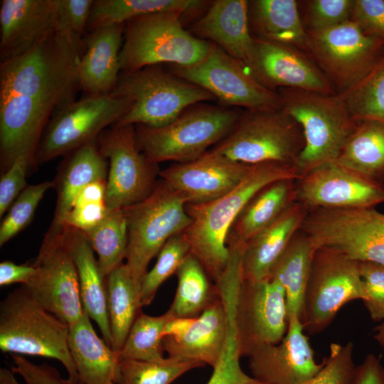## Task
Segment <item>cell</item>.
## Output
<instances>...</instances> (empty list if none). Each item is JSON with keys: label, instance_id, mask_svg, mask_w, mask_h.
Instances as JSON below:
<instances>
[{"label": "cell", "instance_id": "7402d4cb", "mask_svg": "<svg viewBox=\"0 0 384 384\" xmlns=\"http://www.w3.org/2000/svg\"><path fill=\"white\" fill-rule=\"evenodd\" d=\"M57 0H3L0 7V60L32 48L56 31Z\"/></svg>", "mask_w": 384, "mask_h": 384}, {"label": "cell", "instance_id": "2e32d148", "mask_svg": "<svg viewBox=\"0 0 384 384\" xmlns=\"http://www.w3.org/2000/svg\"><path fill=\"white\" fill-rule=\"evenodd\" d=\"M171 72L227 105L242 107L247 111L282 108L278 92L260 83L241 63L215 44L200 63L189 66L173 65Z\"/></svg>", "mask_w": 384, "mask_h": 384}, {"label": "cell", "instance_id": "681fc988", "mask_svg": "<svg viewBox=\"0 0 384 384\" xmlns=\"http://www.w3.org/2000/svg\"><path fill=\"white\" fill-rule=\"evenodd\" d=\"M33 164V156L24 152L18 155L0 179V216L6 213L26 186L28 167Z\"/></svg>", "mask_w": 384, "mask_h": 384}, {"label": "cell", "instance_id": "bcb514c9", "mask_svg": "<svg viewBox=\"0 0 384 384\" xmlns=\"http://www.w3.org/2000/svg\"><path fill=\"white\" fill-rule=\"evenodd\" d=\"M240 357L235 333L230 329L223 353L206 384H263L242 370Z\"/></svg>", "mask_w": 384, "mask_h": 384}, {"label": "cell", "instance_id": "ffe728a7", "mask_svg": "<svg viewBox=\"0 0 384 384\" xmlns=\"http://www.w3.org/2000/svg\"><path fill=\"white\" fill-rule=\"evenodd\" d=\"M300 318H288L280 342L262 346L248 356L251 375L263 384H305L324 366L318 363Z\"/></svg>", "mask_w": 384, "mask_h": 384}, {"label": "cell", "instance_id": "7bdbcfd3", "mask_svg": "<svg viewBox=\"0 0 384 384\" xmlns=\"http://www.w3.org/2000/svg\"><path fill=\"white\" fill-rule=\"evenodd\" d=\"M106 181L86 186L77 196L64 225L87 231L97 225L107 213Z\"/></svg>", "mask_w": 384, "mask_h": 384}, {"label": "cell", "instance_id": "74e56055", "mask_svg": "<svg viewBox=\"0 0 384 384\" xmlns=\"http://www.w3.org/2000/svg\"><path fill=\"white\" fill-rule=\"evenodd\" d=\"M337 95L354 120L384 122V50L360 81Z\"/></svg>", "mask_w": 384, "mask_h": 384}, {"label": "cell", "instance_id": "7dc6e473", "mask_svg": "<svg viewBox=\"0 0 384 384\" xmlns=\"http://www.w3.org/2000/svg\"><path fill=\"white\" fill-rule=\"evenodd\" d=\"M93 0H57L56 31L82 41L87 28Z\"/></svg>", "mask_w": 384, "mask_h": 384}, {"label": "cell", "instance_id": "ab89813d", "mask_svg": "<svg viewBox=\"0 0 384 384\" xmlns=\"http://www.w3.org/2000/svg\"><path fill=\"white\" fill-rule=\"evenodd\" d=\"M117 384H171L184 373L204 366L169 357L154 361L119 358Z\"/></svg>", "mask_w": 384, "mask_h": 384}, {"label": "cell", "instance_id": "f546056e", "mask_svg": "<svg viewBox=\"0 0 384 384\" xmlns=\"http://www.w3.org/2000/svg\"><path fill=\"white\" fill-rule=\"evenodd\" d=\"M296 181H277L260 190L239 214L229 235L246 243L274 223L296 202Z\"/></svg>", "mask_w": 384, "mask_h": 384}, {"label": "cell", "instance_id": "9a60e30c", "mask_svg": "<svg viewBox=\"0 0 384 384\" xmlns=\"http://www.w3.org/2000/svg\"><path fill=\"white\" fill-rule=\"evenodd\" d=\"M98 149L109 161L106 181L107 210L136 204L154 189L157 164L139 150L134 125H113L97 138Z\"/></svg>", "mask_w": 384, "mask_h": 384}, {"label": "cell", "instance_id": "db71d44e", "mask_svg": "<svg viewBox=\"0 0 384 384\" xmlns=\"http://www.w3.org/2000/svg\"><path fill=\"white\" fill-rule=\"evenodd\" d=\"M11 368H1L0 369V384H21Z\"/></svg>", "mask_w": 384, "mask_h": 384}, {"label": "cell", "instance_id": "f1b7e54d", "mask_svg": "<svg viewBox=\"0 0 384 384\" xmlns=\"http://www.w3.org/2000/svg\"><path fill=\"white\" fill-rule=\"evenodd\" d=\"M64 161L56 180L57 204L52 224L63 225L73 205L82 189L99 180H107V159L96 142L84 145L70 154Z\"/></svg>", "mask_w": 384, "mask_h": 384}, {"label": "cell", "instance_id": "e0dca14e", "mask_svg": "<svg viewBox=\"0 0 384 384\" xmlns=\"http://www.w3.org/2000/svg\"><path fill=\"white\" fill-rule=\"evenodd\" d=\"M234 324L239 351L249 356L257 348L281 341L288 328L285 292L274 279L242 280L239 287Z\"/></svg>", "mask_w": 384, "mask_h": 384}, {"label": "cell", "instance_id": "b9f144b4", "mask_svg": "<svg viewBox=\"0 0 384 384\" xmlns=\"http://www.w3.org/2000/svg\"><path fill=\"white\" fill-rule=\"evenodd\" d=\"M54 186L51 181L27 186L13 202L0 226V246L16 236L31 221L46 192Z\"/></svg>", "mask_w": 384, "mask_h": 384}, {"label": "cell", "instance_id": "836d02e7", "mask_svg": "<svg viewBox=\"0 0 384 384\" xmlns=\"http://www.w3.org/2000/svg\"><path fill=\"white\" fill-rule=\"evenodd\" d=\"M107 312L111 332V348L122 349L129 330L142 308L139 283L132 277L124 263L106 277Z\"/></svg>", "mask_w": 384, "mask_h": 384}, {"label": "cell", "instance_id": "d6986e66", "mask_svg": "<svg viewBox=\"0 0 384 384\" xmlns=\"http://www.w3.org/2000/svg\"><path fill=\"white\" fill-rule=\"evenodd\" d=\"M244 66L260 83L274 91L279 87L336 94L321 68L299 49L289 45L254 38Z\"/></svg>", "mask_w": 384, "mask_h": 384}, {"label": "cell", "instance_id": "6da1fadb", "mask_svg": "<svg viewBox=\"0 0 384 384\" xmlns=\"http://www.w3.org/2000/svg\"><path fill=\"white\" fill-rule=\"evenodd\" d=\"M84 41L54 31L26 52L0 63L1 162L33 156L54 113L75 100Z\"/></svg>", "mask_w": 384, "mask_h": 384}, {"label": "cell", "instance_id": "4dcf8cb0", "mask_svg": "<svg viewBox=\"0 0 384 384\" xmlns=\"http://www.w3.org/2000/svg\"><path fill=\"white\" fill-rule=\"evenodd\" d=\"M253 27L260 38L308 50V33L294 0H256L251 1Z\"/></svg>", "mask_w": 384, "mask_h": 384}, {"label": "cell", "instance_id": "603a6c76", "mask_svg": "<svg viewBox=\"0 0 384 384\" xmlns=\"http://www.w3.org/2000/svg\"><path fill=\"white\" fill-rule=\"evenodd\" d=\"M228 333V310L219 294L199 316L191 318L182 332L164 337L163 346L169 358L197 361L213 368L223 353Z\"/></svg>", "mask_w": 384, "mask_h": 384}, {"label": "cell", "instance_id": "60d3db41", "mask_svg": "<svg viewBox=\"0 0 384 384\" xmlns=\"http://www.w3.org/2000/svg\"><path fill=\"white\" fill-rule=\"evenodd\" d=\"M190 253V246L183 233L171 237L158 253L156 261L150 271L139 282L142 306L149 305L161 285L174 274Z\"/></svg>", "mask_w": 384, "mask_h": 384}, {"label": "cell", "instance_id": "277c9868", "mask_svg": "<svg viewBox=\"0 0 384 384\" xmlns=\"http://www.w3.org/2000/svg\"><path fill=\"white\" fill-rule=\"evenodd\" d=\"M282 108L302 129L304 146L294 166L299 179L336 161L356 121L338 95L280 88Z\"/></svg>", "mask_w": 384, "mask_h": 384}, {"label": "cell", "instance_id": "44dd1931", "mask_svg": "<svg viewBox=\"0 0 384 384\" xmlns=\"http://www.w3.org/2000/svg\"><path fill=\"white\" fill-rule=\"evenodd\" d=\"M252 166L233 161L208 150L196 160L176 164L159 174L185 197L187 204H201L230 191L243 180Z\"/></svg>", "mask_w": 384, "mask_h": 384}, {"label": "cell", "instance_id": "83f0119b", "mask_svg": "<svg viewBox=\"0 0 384 384\" xmlns=\"http://www.w3.org/2000/svg\"><path fill=\"white\" fill-rule=\"evenodd\" d=\"M84 311L70 326L69 348L80 381L82 384H117L119 352L113 350L95 332Z\"/></svg>", "mask_w": 384, "mask_h": 384}, {"label": "cell", "instance_id": "9c48e42d", "mask_svg": "<svg viewBox=\"0 0 384 384\" xmlns=\"http://www.w3.org/2000/svg\"><path fill=\"white\" fill-rule=\"evenodd\" d=\"M304 146L298 123L282 108L247 111L210 151L235 162L294 166Z\"/></svg>", "mask_w": 384, "mask_h": 384}, {"label": "cell", "instance_id": "ac0fdd59", "mask_svg": "<svg viewBox=\"0 0 384 384\" xmlns=\"http://www.w3.org/2000/svg\"><path fill=\"white\" fill-rule=\"evenodd\" d=\"M296 201L308 211L374 208L384 203V183L333 161L314 169L296 181Z\"/></svg>", "mask_w": 384, "mask_h": 384}, {"label": "cell", "instance_id": "7a4b0ae2", "mask_svg": "<svg viewBox=\"0 0 384 384\" xmlns=\"http://www.w3.org/2000/svg\"><path fill=\"white\" fill-rule=\"evenodd\" d=\"M282 179H299L293 166L276 162L255 164L243 180L224 196L205 203L186 204L192 221L183 235L190 252L200 261L214 284L227 267V239L236 218L260 190Z\"/></svg>", "mask_w": 384, "mask_h": 384}, {"label": "cell", "instance_id": "4fadbf2b", "mask_svg": "<svg viewBox=\"0 0 384 384\" xmlns=\"http://www.w3.org/2000/svg\"><path fill=\"white\" fill-rule=\"evenodd\" d=\"M33 265L35 274L25 285L32 297L69 326L78 321L84 309L78 273L64 238L63 225L51 224Z\"/></svg>", "mask_w": 384, "mask_h": 384}, {"label": "cell", "instance_id": "8992f818", "mask_svg": "<svg viewBox=\"0 0 384 384\" xmlns=\"http://www.w3.org/2000/svg\"><path fill=\"white\" fill-rule=\"evenodd\" d=\"M182 15L159 12L127 22L119 53L121 73L162 63L189 66L204 60L214 44L186 31Z\"/></svg>", "mask_w": 384, "mask_h": 384}, {"label": "cell", "instance_id": "7c38bea8", "mask_svg": "<svg viewBox=\"0 0 384 384\" xmlns=\"http://www.w3.org/2000/svg\"><path fill=\"white\" fill-rule=\"evenodd\" d=\"M366 298L358 262L331 249L314 250L300 318L304 331H322L343 305Z\"/></svg>", "mask_w": 384, "mask_h": 384}, {"label": "cell", "instance_id": "8d00e7d4", "mask_svg": "<svg viewBox=\"0 0 384 384\" xmlns=\"http://www.w3.org/2000/svg\"><path fill=\"white\" fill-rule=\"evenodd\" d=\"M82 233L96 252L100 269L106 277L124 263L128 233L123 208L107 211L97 225Z\"/></svg>", "mask_w": 384, "mask_h": 384}, {"label": "cell", "instance_id": "cb8c5ba5", "mask_svg": "<svg viewBox=\"0 0 384 384\" xmlns=\"http://www.w3.org/2000/svg\"><path fill=\"white\" fill-rule=\"evenodd\" d=\"M125 23L94 29L83 40L79 64L80 88L87 95L112 92L121 73L119 53Z\"/></svg>", "mask_w": 384, "mask_h": 384}, {"label": "cell", "instance_id": "f5cc1de1", "mask_svg": "<svg viewBox=\"0 0 384 384\" xmlns=\"http://www.w3.org/2000/svg\"><path fill=\"white\" fill-rule=\"evenodd\" d=\"M33 265H17L11 261L5 260L0 263V286H7L20 283L27 285L35 274Z\"/></svg>", "mask_w": 384, "mask_h": 384}, {"label": "cell", "instance_id": "8fae6325", "mask_svg": "<svg viewBox=\"0 0 384 384\" xmlns=\"http://www.w3.org/2000/svg\"><path fill=\"white\" fill-rule=\"evenodd\" d=\"M301 230L314 250L331 249L357 262L384 265V213L375 207L311 210Z\"/></svg>", "mask_w": 384, "mask_h": 384}, {"label": "cell", "instance_id": "f6af8a7d", "mask_svg": "<svg viewBox=\"0 0 384 384\" xmlns=\"http://www.w3.org/2000/svg\"><path fill=\"white\" fill-rule=\"evenodd\" d=\"M355 0L307 1L303 21L306 31L325 30L351 20Z\"/></svg>", "mask_w": 384, "mask_h": 384}, {"label": "cell", "instance_id": "3957f363", "mask_svg": "<svg viewBox=\"0 0 384 384\" xmlns=\"http://www.w3.org/2000/svg\"><path fill=\"white\" fill-rule=\"evenodd\" d=\"M70 326L42 306L25 285L0 304V349L3 353L55 359L72 383L80 382L69 348Z\"/></svg>", "mask_w": 384, "mask_h": 384}, {"label": "cell", "instance_id": "5b68a950", "mask_svg": "<svg viewBox=\"0 0 384 384\" xmlns=\"http://www.w3.org/2000/svg\"><path fill=\"white\" fill-rule=\"evenodd\" d=\"M240 117L234 110L197 104L165 126L136 125L137 145L145 157L156 164L166 161H191L225 138Z\"/></svg>", "mask_w": 384, "mask_h": 384}, {"label": "cell", "instance_id": "5bb4252c", "mask_svg": "<svg viewBox=\"0 0 384 384\" xmlns=\"http://www.w3.org/2000/svg\"><path fill=\"white\" fill-rule=\"evenodd\" d=\"M307 33L308 51L339 92L360 81L384 50L383 39L366 33L351 20Z\"/></svg>", "mask_w": 384, "mask_h": 384}, {"label": "cell", "instance_id": "52a82bcc", "mask_svg": "<svg viewBox=\"0 0 384 384\" xmlns=\"http://www.w3.org/2000/svg\"><path fill=\"white\" fill-rule=\"evenodd\" d=\"M128 97L129 111L114 125L165 126L187 108L215 97L203 88L188 82L160 65L121 73L112 91Z\"/></svg>", "mask_w": 384, "mask_h": 384}, {"label": "cell", "instance_id": "f35d334b", "mask_svg": "<svg viewBox=\"0 0 384 384\" xmlns=\"http://www.w3.org/2000/svg\"><path fill=\"white\" fill-rule=\"evenodd\" d=\"M170 309L159 316L139 314L119 352V358L154 361L163 359V331L172 319Z\"/></svg>", "mask_w": 384, "mask_h": 384}, {"label": "cell", "instance_id": "f907efd6", "mask_svg": "<svg viewBox=\"0 0 384 384\" xmlns=\"http://www.w3.org/2000/svg\"><path fill=\"white\" fill-rule=\"evenodd\" d=\"M351 20L366 33L384 40L383 0H355Z\"/></svg>", "mask_w": 384, "mask_h": 384}, {"label": "cell", "instance_id": "c3c4849f", "mask_svg": "<svg viewBox=\"0 0 384 384\" xmlns=\"http://www.w3.org/2000/svg\"><path fill=\"white\" fill-rule=\"evenodd\" d=\"M358 268L366 294L363 303L370 318L382 321L384 320V265L358 262Z\"/></svg>", "mask_w": 384, "mask_h": 384}, {"label": "cell", "instance_id": "d590c367", "mask_svg": "<svg viewBox=\"0 0 384 384\" xmlns=\"http://www.w3.org/2000/svg\"><path fill=\"white\" fill-rule=\"evenodd\" d=\"M178 284L169 309L175 318H195L218 297L215 284L200 261L191 252L176 272Z\"/></svg>", "mask_w": 384, "mask_h": 384}, {"label": "cell", "instance_id": "ee69618b", "mask_svg": "<svg viewBox=\"0 0 384 384\" xmlns=\"http://www.w3.org/2000/svg\"><path fill=\"white\" fill-rule=\"evenodd\" d=\"M319 373L305 384H351L356 366L353 343H333Z\"/></svg>", "mask_w": 384, "mask_h": 384}, {"label": "cell", "instance_id": "30bf717a", "mask_svg": "<svg viewBox=\"0 0 384 384\" xmlns=\"http://www.w3.org/2000/svg\"><path fill=\"white\" fill-rule=\"evenodd\" d=\"M131 100L114 92L73 100L56 111L36 149L34 164L67 155L92 142L130 109Z\"/></svg>", "mask_w": 384, "mask_h": 384}, {"label": "cell", "instance_id": "ba28073f", "mask_svg": "<svg viewBox=\"0 0 384 384\" xmlns=\"http://www.w3.org/2000/svg\"><path fill=\"white\" fill-rule=\"evenodd\" d=\"M186 204L185 197L161 179L147 198L123 208L128 233L124 264L137 282L164 244L191 223Z\"/></svg>", "mask_w": 384, "mask_h": 384}, {"label": "cell", "instance_id": "1f68e13d", "mask_svg": "<svg viewBox=\"0 0 384 384\" xmlns=\"http://www.w3.org/2000/svg\"><path fill=\"white\" fill-rule=\"evenodd\" d=\"M314 249L301 229L294 235L271 272L270 278L283 287L288 318H301Z\"/></svg>", "mask_w": 384, "mask_h": 384}, {"label": "cell", "instance_id": "d6a6232c", "mask_svg": "<svg viewBox=\"0 0 384 384\" xmlns=\"http://www.w3.org/2000/svg\"><path fill=\"white\" fill-rule=\"evenodd\" d=\"M356 121V126L336 161L384 183V122L372 119Z\"/></svg>", "mask_w": 384, "mask_h": 384}, {"label": "cell", "instance_id": "484cf974", "mask_svg": "<svg viewBox=\"0 0 384 384\" xmlns=\"http://www.w3.org/2000/svg\"><path fill=\"white\" fill-rule=\"evenodd\" d=\"M308 210L294 203L278 219L245 243L242 270L244 280L270 278L276 262L301 229Z\"/></svg>", "mask_w": 384, "mask_h": 384}, {"label": "cell", "instance_id": "4316f807", "mask_svg": "<svg viewBox=\"0 0 384 384\" xmlns=\"http://www.w3.org/2000/svg\"><path fill=\"white\" fill-rule=\"evenodd\" d=\"M63 235L76 267L83 309L95 322L102 338L110 346L106 277L81 230L63 225Z\"/></svg>", "mask_w": 384, "mask_h": 384}, {"label": "cell", "instance_id": "816d5d0a", "mask_svg": "<svg viewBox=\"0 0 384 384\" xmlns=\"http://www.w3.org/2000/svg\"><path fill=\"white\" fill-rule=\"evenodd\" d=\"M351 384H384V368L377 356L369 353L356 366Z\"/></svg>", "mask_w": 384, "mask_h": 384}, {"label": "cell", "instance_id": "d4e9b609", "mask_svg": "<svg viewBox=\"0 0 384 384\" xmlns=\"http://www.w3.org/2000/svg\"><path fill=\"white\" fill-rule=\"evenodd\" d=\"M200 38L213 43L243 65L252 48L249 28V2L217 0L193 26Z\"/></svg>", "mask_w": 384, "mask_h": 384}, {"label": "cell", "instance_id": "e575fe53", "mask_svg": "<svg viewBox=\"0 0 384 384\" xmlns=\"http://www.w3.org/2000/svg\"><path fill=\"white\" fill-rule=\"evenodd\" d=\"M206 1L198 0H96L87 29L122 24L134 18L159 12L188 14L201 9Z\"/></svg>", "mask_w": 384, "mask_h": 384}]
</instances>
